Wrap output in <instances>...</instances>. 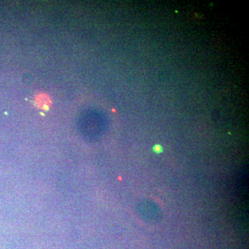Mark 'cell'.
<instances>
[{
    "label": "cell",
    "mask_w": 249,
    "mask_h": 249,
    "mask_svg": "<svg viewBox=\"0 0 249 249\" xmlns=\"http://www.w3.org/2000/svg\"><path fill=\"white\" fill-rule=\"evenodd\" d=\"M36 103L41 109H48L51 105V100L47 95L41 93L36 98Z\"/></svg>",
    "instance_id": "6da1fadb"
},
{
    "label": "cell",
    "mask_w": 249,
    "mask_h": 249,
    "mask_svg": "<svg viewBox=\"0 0 249 249\" xmlns=\"http://www.w3.org/2000/svg\"><path fill=\"white\" fill-rule=\"evenodd\" d=\"M154 152L156 154H160L163 152V147H162L161 145H156L152 148Z\"/></svg>",
    "instance_id": "7a4b0ae2"
}]
</instances>
